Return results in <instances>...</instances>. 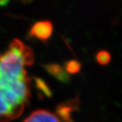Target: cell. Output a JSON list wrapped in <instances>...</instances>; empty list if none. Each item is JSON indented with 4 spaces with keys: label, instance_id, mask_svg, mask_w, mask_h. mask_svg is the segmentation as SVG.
<instances>
[{
    "label": "cell",
    "instance_id": "obj_1",
    "mask_svg": "<svg viewBox=\"0 0 122 122\" xmlns=\"http://www.w3.org/2000/svg\"><path fill=\"white\" fill-rule=\"evenodd\" d=\"M34 62L33 52L19 39H14L7 51L0 54V75L12 79L27 76L25 66Z\"/></svg>",
    "mask_w": 122,
    "mask_h": 122
},
{
    "label": "cell",
    "instance_id": "obj_4",
    "mask_svg": "<svg viewBox=\"0 0 122 122\" xmlns=\"http://www.w3.org/2000/svg\"><path fill=\"white\" fill-rule=\"evenodd\" d=\"M53 25L50 21H39L30 28V36L43 43H47L52 34Z\"/></svg>",
    "mask_w": 122,
    "mask_h": 122
},
{
    "label": "cell",
    "instance_id": "obj_3",
    "mask_svg": "<svg viewBox=\"0 0 122 122\" xmlns=\"http://www.w3.org/2000/svg\"><path fill=\"white\" fill-rule=\"evenodd\" d=\"M80 104L79 96L67 102H61L56 107V112L60 122H73L72 113L79 109Z\"/></svg>",
    "mask_w": 122,
    "mask_h": 122
},
{
    "label": "cell",
    "instance_id": "obj_2",
    "mask_svg": "<svg viewBox=\"0 0 122 122\" xmlns=\"http://www.w3.org/2000/svg\"><path fill=\"white\" fill-rule=\"evenodd\" d=\"M25 105L9 87L0 86V122L18 117L22 113Z\"/></svg>",
    "mask_w": 122,
    "mask_h": 122
},
{
    "label": "cell",
    "instance_id": "obj_7",
    "mask_svg": "<svg viewBox=\"0 0 122 122\" xmlns=\"http://www.w3.org/2000/svg\"><path fill=\"white\" fill-rule=\"evenodd\" d=\"M33 79H34V82H35V86L37 89V91L41 92L46 97H52V92L45 80L39 77H33Z\"/></svg>",
    "mask_w": 122,
    "mask_h": 122
},
{
    "label": "cell",
    "instance_id": "obj_9",
    "mask_svg": "<svg viewBox=\"0 0 122 122\" xmlns=\"http://www.w3.org/2000/svg\"><path fill=\"white\" fill-rule=\"evenodd\" d=\"M96 60H97V62L101 65L108 64L111 60L110 53L106 50L99 51L96 55Z\"/></svg>",
    "mask_w": 122,
    "mask_h": 122
},
{
    "label": "cell",
    "instance_id": "obj_6",
    "mask_svg": "<svg viewBox=\"0 0 122 122\" xmlns=\"http://www.w3.org/2000/svg\"><path fill=\"white\" fill-rule=\"evenodd\" d=\"M51 75L63 83H68L71 81L70 75L66 71L62 66L57 63H48L43 66Z\"/></svg>",
    "mask_w": 122,
    "mask_h": 122
},
{
    "label": "cell",
    "instance_id": "obj_8",
    "mask_svg": "<svg viewBox=\"0 0 122 122\" xmlns=\"http://www.w3.org/2000/svg\"><path fill=\"white\" fill-rule=\"evenodd\" d=\"M64 69L68 74H76L81 70V63L76 60H68L64 63Z\"/></svg>",
    "mask_w": 122,
    "mask_h": 122
},
{
    "label": "cell",
    "instance_id": "obj_5",
    "mask_svg": "<svg viewBox=\"0 0 122 122\" xmlns=\"http://www.w3.org/2000/svg\"><path fill=\"white\" fill-rule=\"evenodd\" d=\"M23 122H60L54 113L45 109H37L30 113Z\"/></svg>",
    "mask_w": 122,
    "mask_h": 122
}]
</instances>
